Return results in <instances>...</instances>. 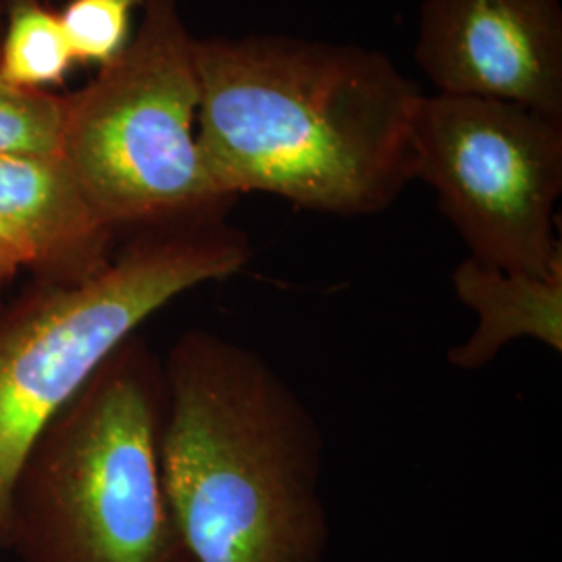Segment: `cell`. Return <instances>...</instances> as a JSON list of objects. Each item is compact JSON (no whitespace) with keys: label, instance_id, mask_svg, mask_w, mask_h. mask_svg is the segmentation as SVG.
<instances>
[{"label":"cell","instance_id":"6da1fadb","mask_svg":"<svg viewBox=\"0 0 562 562\" xmlns=\"http://www.w3.org/2000/svg\"><path fill=\"white\" fill-rule=\"evenodd\" d=\"M204 162L232 199L367 217L415 181L425 97L382 50L285 34L196 41Z\"/></svg>","mask_w":562,"mask_h":562},{"label":"cell","instance_id":"7a4b0ae2","mask_svg":"<svg viewBox=\"0 0 562 562\" xmlns=\"http://www.w3.org/2000/svg\"><path fill=\"white\" fill-rule=\"evenodd\" d=\"M165 496L194 562H323V431L255 348L186 329L162 359Z\"/></svg>","mask_w":562,"mask_h":562},{"label":"cell","instance_id":"3957f363","mask_svg":"<svg viewBox=\"0 0 562 562\" xmlns=\"http://www.w3.org/2000/svg\"><path fill=\"white\" fill-rule=\"evenodd\" d=\"M162 359L117 346L42 429L9 498L21 562H194L165 496Z\"/></svg>","mask_w":562,"mask_h":562},{"label":"cell","instance_id":"277c9868","mask_svg":"<svg viewBox=\"0 0 562 562\" xmlns=\"http://www.w3.org/2000/svg\"><path fill=\"white\" fill-rule=\"evenodd\" d=\"M229 211L136 229L74 285L36 281L0 317V552L21 462L106 357L183 292L240 273L252 246Z\"/></svg>","mask_w":562,"mask_h":562},{"label":"cell","instance_id":"5b68a950","mask_svg":"<svg viewBox=\"0 0 562 562\" xmlns=\"http://www.w3.org/2000/svg\"><path fill=\"white\" fill-rule=\"evenodd\" d=\"M199 106L196 38L178 0H144L136 36L63 111L60 155L115 234L236 204L202 157Z\"/></svg>","mask_w":562,"mask_h":562},{"label":"cell","instance_id":"8992f818","mask_svg":"<svg viewBox=\"0 0 562 562\" xmlns=\"http://www.w3.org/2000/svg\"><path fill=\"white\" fill-rule=\"evenodd\" d=\"M413 159L471 259L529 276L561 269L562 121L436 92L413 121Z\"/></svg>","mask_w":562,"mask_h":562},{"label":"cell","instance_id":"52a82bcc","mask_svg":"<svg viewBox=\"0 0 562 562\" xmlns=\"http://www.w3.org/2000/svg\"><path fill=\"white\" fill-rule=\"evenodd\" d=\"M415 60L440 94L562 121V0H423Z\"/></svg>","mask_w":562,"mask_h":562},{"label":"cell","instance_id":"ba28073f","mask_svg":"<svg viewBox=\"0 0 562 562\" xmlns=\"http://www.w3.org/2000/svg\"><path fill=\"white\" fill-rule=\"evenodd\" d=\"M0 227L36 281L74 285L111 262L115 232L86 199L63 155L0 153Z\"/></svg>","mask_w":562,"mask_h":562},{"label":"cell","instance_id":"9c48e42d","mask_svg":"<svg viewBox=\"0 0 562 562\" xmlns=\"http://www.w3.org/2000/svg\"><path fill=\"white\" fill-rule=\"evenodd\" d=\"M457 299L477 315L473 334L450 348L448 361L477 371L515 340L562 352V267L550 276L510 273L467 257L452 271Z\"/></svg>","mask_w":562,"mask_h":562},{"label":"cell","instance_id":"30bf717a","mask_svg":"<svg viewBox=\"0 0 562 562\" xmlns=\"http://www.w3.org/2000/svg\"><path fill=\"white\" fill-rule=\"evenodd\" d=\"M74 53L59 13L41 0H7V30L0 42V81L21 90L63 83Z\"/></svg>","mask_w":562,"mask_h":562},{"label":"cell","instance_id":"8fae6325","mask_svg":"<svg viewBox=\"0 0 562 562\" xmlns=\"http://www.w3.org/2000/svg\"><path fill=\"white\" fill-rule=\"evenodd\" d=\"M65 99L0 81V153L60 155Z\"/></svg>","mask_w":562,"mask_h":562},{"label":"cell","instance_id":"7c38bea8","mask_svg":"<svg viewBox=\"0 0 562 562\" xmlns=\"http://www.w3.org/2000/svg\"><path fill=\"white\" fill-rule=\"evenodd\" d=\"M144 0H71L59 13L74 59L109 65L132 41V18Z\"/></svg>","mask_w":562,"mask_h":562},{"label":"cell","instance_id":"4fadbf2b","mask_svg":"<svg viewBox=\"0 0 562 562\" xmlns=\"http://www.w3.org/2000/svg\"><path fill=\"white\" fill-rule=\"evenodd\" d=\"M21 269H25V255L20 244L0 227V288L15 280Z\"/></svg>","mask_w":562,"mask_h":562}]
</instances>
